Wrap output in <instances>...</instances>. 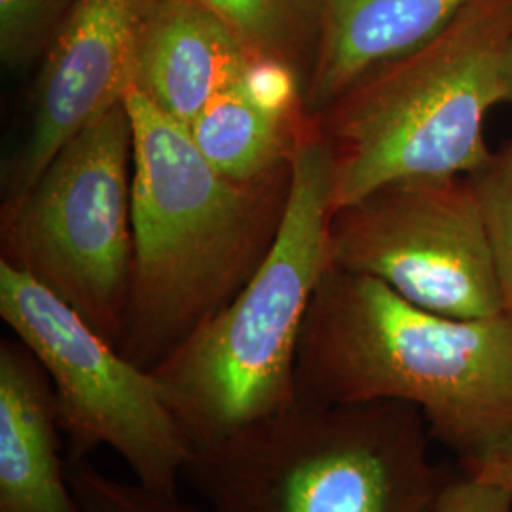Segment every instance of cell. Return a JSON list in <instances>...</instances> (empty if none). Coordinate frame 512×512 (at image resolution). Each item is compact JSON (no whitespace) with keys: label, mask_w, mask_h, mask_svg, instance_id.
<instances>
[{"label":"cell","mask_w":512,"mask_h":512,"mask_svg":"<svg viewBox=\"0 0 512 512\" xmlns=\"http://www.w3.org/2000/svg\"><path fill=\"white\" fill-rule=\"evenodd\" d=\"M421 512H512V490L469 469L442 473Z\"/></svg>","instance_id":"18"},{"label":"cell","mask_w":512,"mask_h":512,"mask_svg":"<svg viewBox=\"0 0 512 512\" xmlns=\"http://www.w3.org/2000/svg\"><path fill=\"white\" fill-rule=\"evenodd\" d=\"M133 122L126 99L76 133L12 200L8 256L120 344L133 279Z\"/></svg>","instance_id":"6"},{"label":"cell","mask_w":512,"mask_h":512,"mask_svg":"<svg viewBox=\"0 0 512 512\" xmlns=\"http://www.w3.org/2000/svg\"><path fill=\"white\" fill-rule=\"evenodd\" d=\"M469 471H475L476 475L490 478V480L499 482L505 488L512 490V454L505 456V458L495 459V461L480 467V469H469Z\"/></svg>","instance_id":"19"},{"label":"cell","mask_w":512,"mask_h":512,"mask_svg":"<svg viewBox=\"0 0 512 512\" xmlns=\"http://www.w3.org/2000/svg\"><path fill=\"white\" fill-rule=\"evenodd\" d=\"M294 385L298 403L410 404L463 469L512 454V321L505 315L446 317L374 277L332 266L304 321Z\"/></svg>","instance_id":"1"},{"label":"cell","mask_w":512,"mask_h":512,"mask_svg":"<svg viewBox=\"0 0 512 512\" xmlns=\"http://www.w3.org/2000/svg\"><path fill=\"white\" fill-rule=\"evenodd\" d=\"M469 177L484 213L503 315L512 321V137L495 150L488 164Z\"/></svg>","instance_id":"15"},{"label":"cell","mask_w":512,"mask_h":512,"mask_svg":"<svg viewBox=\"0 0 512 512\" xmlns=\"http://www.w3.org/2000/svg\"><path fill=\"white\" fill-rule=\"evenodd\" d=\"M69 482L82 512H209L183 501L99 471L90 459L69 461Z\"/></svg>","instance_id":"16"},{"label":"cell","mask_w":512,"mask_h":512,"mask_svg":"<svg viewBox=\"0 0 512 512\" xmlns=\"http://www.w3.org/2000/svg\"><path fill=\"white\" fill-rule=\"evenodd\" d=\"M332 266L456 319L503 315L482 205L469 175L384 184L334 211Z\"/></svg>","instance_id":"8"},{"label":"cell","mask_w":512,"mask_h":512,"mask_svg":"<svg viewBox=\"0 0 512 512\" xmlns=\"http://www.w3.org/2000/svg\"><path fill=\"white\" fill-rule=\"evenodd\" d=\"M0 317L54 385L67 461L110 448L139 484L179 494L194 450L152 370L133 363L69 302L4 258Z\"/></svg>","instance_id":"7"},{"label":"cell","mask_w":512,"mask_h":512,"mask_svg":"<svg viewBox=\"0 0 512 512\" xmlns=\"http://www.w3.org/2000/svg\"><path fill=\"white\" fill-rule=\"evenodd\" d=\"M238 33L194 0H154L131 90L188 128L260 61Z\"/></svg>","instance_id":"10"},{"label":"cell","mask_w":512,"mask_h":512,"mask_svg":"<svg viewBox=\"0 0 512 512\" xmlns=\"http://www.w3.org/2000/svg\"><path fill=\"white\" fill-rule=\"evenodd\" d=\"M0 512H82L54 385L18 338L0 344Z\"/></svg>","instance_id":"11"},{"label":"cell","mask_w":512,"mask_h":512,"mask_svg":"<svg viewBox=\"0 0 512 512\" xmlns=\"http://www.w3.org/2000/svg\"><path fill=\"white\" fill-rule=\"evenodd\" d=\"M410 404L296 403L194 450L209 512H421L442 471Z\"/></svg>","instance_id":"5"},{"label":"cell","mask_w":512,"mask_h":512,"mask_svg":"<svg viewBox=\"0 0 512 512\" xmlns=\"http://www.w3.org/2000/svg\"><path fill=\"white\" fill-rule=\"evenodd\" d=\"M334 165L315 122L291 162L266 258L222 310L152 372L192 450L296 401V351L313 294L332 268Z\"/></svg>","instance_id":"3"},{"label":"cell","mask_w":512,"mask_h":512,"mask_svg":"<svg viewBox=\"0 0 512 512\" xmlns=\"http://www.w3.org/2000/svg\"><path fill=\"white\" fill-rule=\"evenodd\" d=\"M133 122V279L120 351L154 370L255 274L285 211L291 165L234 181L188 129L126 95Z\"/></svg>","instance_id":"2"},{"label":"cell","mask_w":512,"mask_h":512,"mask_svg":"<svg viewBox=\"0 0 512 512\" xmlns=\"http://www.w3.org/2000/svg\"><path fill=\"white\" fill-rule=\"evenodd\" d=\"M503 76H505V105H512V48L505 61Z\"/></svg>","instance_id":"20"},{"label":"cell","mask_w":512,"mask_h":512,"mask_svg":"<svg viewBox=\"0 0 512 512\" xmlns=\"http://www.w3.org/2000/svg\"><path fill=\"white\" fill-rule=\"evenodd\" d=\"M304 93L306 84L293 69L260 59L186 129L222 175L262 179L291 165L311 128Z\"/></svg>","instance_id":"12"},{"label":"cell","mask_w":512,"mask_h":512,"mask_svg":"<svg viewBox=\"0 0 512 512\" xmlns=\"http://www.w3.org/2000/svg\"><path fill=\"white\" fill-rule=\"evenodd\" d=\"M228 23L258 57L308 86L321 38L323 0H194Z\"/></svg>","instance_id":"14"},{"label":"cell","mask_w":512,"mask_h":512,"mask_svg":"<svg viewBox=\"0 0 512 512\" xmlns=\"http://www.w3.org/2000/svg\"><path fill=\"white\" fill-rule=\"evenodd\" d=\"M76 0H0V55L14 69L48 48Z\"/></svg>","instance_id":"17"},{"label":"cell","mask_w":512,"mask_h":512,"mask_svg":"<svg viewBox=\"0 0 512 512\" xmlns=\"http://www.w3.org/2000/svg\"><path fill=\"white\" fill-rule=\"evenodd\" d=\"M154 0H76L46 48L33 120L12 175V200L76 133L124 101Z\"/></svg>","instance_id":"9"},{"label":"cell","mask_w":512,"mask_h":512,"mask_svg":"<svg viewBox=\"0 0 512 512\" xmlns=\"http://www.w3.org/2000/svg\"><path fill=\"white\" fill-rule=\"evenodd\" d=\"M471 0H323L321 38L304 93L310 116L374 67L440 33Z\"/></svg>","instance_id":"13"},{"label":"cell","mask_w":512,"mask_h":512,"mask_svg":"<svg viewBox=\"0 0 512 512\" xmlns=\"http://www.w3.org/2000/svg\"><path fill=\"white\" fill-rule=\"evenodd\" d=\"M512 0H471L440 33L359 76L311 116L334 165V211L384 184L473 175L494 156L490 110L505 103Z\"/></svg>","instance_id":"4"}]
</instances>
